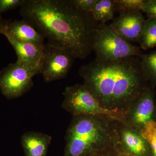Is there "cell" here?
<instances>
[{
    "label": "cell",
    "mask_w": 156,
    "mask_h": 156,
    "mask_svg": "<svg viewBox=\"0 0 156 156\" xmlns=\"http://www.w3.org/2000/svg\"><path fill=\"white\" fill-rule=\"evenodd\" d=\"M20 15L48 41L47 44L84 59L93 51L99 23L79 11L72 0H26Z\"/></svg>",
    "instance_id": "obj_1"
},
{
    "label": "cell",
    "mask_w": 156,
    "mask_h": 156,
    "mask_svg": "<svg viewBox=\"0 0 156 156\" xmlns=\"http://www.w3.org/2000/svg\"><path fill=\"white\" fill-rule=\"evenodd\" d=\"M79 73L83 85L105 108L117 110L139 98L144 76L139 56L115 61L94 60L83 65Z\"/></svg>",
    "instance_id": "obj_2"
},
{
    "label": "cell",
    "mask_w": 156,
    "mask_h": 156,
    "mask_svg": "<svg viewBox=\"0 0 156 156\" xmlns=\"http://www.w3.org/2000/svg\"><path fill=\"white\" fill-rule=\"evenodd\" d=\"M96 117H74L66 135L64 156H93L105 146L108 131Z\"/></svg>",
    "instance_id": "obj_3"
},
{
    "label": "cell",
    "mask_w": 156,
    "mask_h": 156,
    "mask_svg": "<svg viewBox=\"0 0 156 156\" xmlns=\"http://www.w3.org/2000/svg\"><path fill=\"white\" fill-rule=\"evenodd\" d=\"M93 51L95 60L115 61L141 55L140 48L126 41L105 23H98L95 30Z\"/></svg>",
    "instance_id": "obj_4"
},
{
    "label": "cell",
    "mask_w": 156,
    "mask_h": 156,
    "mask_svg": "<svg viewBox=\"0 0 156 156\" xmlns=\"http://www.w3.org/2000/svg\"><path fill=\"white\" fill-rule=\"evenodd\" d=\"M62 107L74 116L80 115L105 116L119 120L123 116L120 110L110 109L102 106L83 85L76 84L67 87L63 93Z\"/></svg>",
    "instance_id": "obj_5"
},
{
    "label": "cell",
    "mask_w": 156,
    "mask_h": 156,
    "mask_svg": "<svg viewBox=\"0 0 156 156\" xmlns=\"http://www.w3.org/2000/svg\"><path fill=\"white\" fill-rule=\"evenodd\" d=\"M38 74V70L17 60L0 71V91L8 99L20 97L30 90L33 78Z\"/></svg>",
    "instance_id": "obj_6"
},
{
    "label": "cell",
    "mask_w": 156,
    "mask_h": 156,
    "mask_svg": "<svg viewBox=\"0 0 156 156\" xmlns=\"http://www.w3.org/2000/svg\"><path fill=\"white\" fill-rule=\"evenodd\" d=\"M75 59L65 50L45 44L40 74L47 83L63 79L69 72Z\"/></svg>",
    "instance_id": "obj_7"
},
{
    "label": "cell",
    "mask_w": 156,
    "mask_h": 156,
    "mask_svg": "<svg viewBox=\"0 0 156 156\" xmlns=\"http://www.w3.org/2000/svg\"><path fill=\"white\" fill-rule=\"evenodd\" d=\"M145 21L141 11H134L119 14L109 25L130 43H139Z\"/></svg>",
    "instance_id": "obj_8"
},
{
    "label": "cell",
    "mask_w": 156,
    "mask_h": 156,
    "mask_svg": "<svg viewBox=\"0 0 156 156\" xmlns=\"http://www.w3.org/2000/svg\"><path fill=\"white\" fill-rule=\"evenodd\" d=\"M5 36L15 50L17 61L38 70L40 74L45 45L40 46L32 43L21 42L8 35Z\"/></svg>",
    "instance_id": "obj_9"
},
{
    "label": "cell",
    "mask_w": 156,
    "mask_h": 156,
    "mask_svg": "<svg viewBox=\"0 0 156 156\" xmlns=\"http://www.w3.org/2000/svg\"><path fill=\"white\" fill-rule=\"evenodd\" d=\"M10 36L19 41L32 43L44 46V39L41 35L28 21L23 19L9 22L4 35Z\"/></svg>",
    "instance_id": "obj_10"
},
{
    "label": "cell",
    "mask_w": 156,
    "mask_h": 156,
    "mask_svg": "<svg viewBox=\"0 0 156 156\" xmlns=\"http://www.w3.org/2000/svg\"><path fill=\"white\" fill-rule=\"evenodd\" d=\"M52 139L45 133L30 131L23 134L20 142L25 156H47Z\"/></svg>",
    "instance_id": "obj_11"
},
{
    "label": "cell",
    "mask_w": 156,
    "mask_h": 156,
    "mask_svg": "<svg viewBox=\"0 0 156 156\" xmlns=\"http://www.w3.org/2000/svg\"><path fill=\"white\" fill-rule=\"evenodd\" d=\"M143 93L136 105L133 114V121L135 124L144 125L149 121L153 113L154 104L152 95L149 92Z\"/></svg>",
    "instance_id": "obj_12"
},
{
    "label": "cell",
    "mask_w": 156,
    "mask_h": 156,
    "mask_svg": "<svg viewBox=\"0 0 156 156\" xmlns=\"http://www.w3.org/2000/svg\"><path fill=\"white\" fill-rule=\"evenodd\" d=\"M115 12L114 0H97L91 14L97 22L105 23L114 19Z\"/></svg>",
    "instance_id": "obj_13"
},
{
    "label": "cell",
    "mask_w": 156,
    "mask_h": 156,
    "mask_svg": "<svg viewBox=\"0 0 156 156\" xmlns=\"http://www.w3.org/2000/svg\"><path fill=\"white\" fill-rule=\"evenodd\" d=\"M123 140L128 151L134 156H146L148 152L144 140L131 131L123 132Z\"/></svg>",
    "instance_id": "obj_14"
},
{
    "label": "cell",
    "mask_w": 156,
    "mask_h": 156,
    "mask_svg": "<svg viewBox=\"0 0 156 156\" xmlns=\"http://www.w3.org/2000/svg\"><path fill=\"white\" fill-rule=\"evenodd\" d=\"M140 48L147 50L156 46V20H146L139 41Z\"/></svg>",
    "instance_id": "obj_15"
},
{
    "label": "cell",
    "mask_w": 156,
    "mask_h": 156,
    "mask_svg": "<svg viewBox=\"0 0 156 156\" xmlns=\"http://www.w3.org/2000/svg\"><path fill=\"white\" fill-rule=\"evenodd\" d=\"M141 69L144 76L156 81V51L139 56Z\"/></svg>",
    "instance_id": "obj_16"
},
{
    "label": "cell",
    "mask_w": 156,
    "mask_h": 156,
    "mask_svg": "<svg viewBox=\"0 0 156 156\" xmlns=\"http://www.w3.org/2000/svg\"><path fill=\"white\" fill-rule=\"evenodd\" d=\"M145 0H114L115 12L119 14L143 11Z\"/></svg>",
    "instance_id": "obj_17"
},
{
    "label": "cell",
    "mask_w": 156,
    "mask_h": 156,
    "mask_svg": "<svg viewBox=\"0 0 156 156\" xmlns=\"http://www.w3.org/2000/svg\"><path fill=\"white\" fill-rule=\"evenodd\" d=\"M141 136L149 144L153 156H156V122L151 120L143 125Z\"/></svg>",
    "instance_id": "obj_18"
},
{
    "label": "cell",
    "mask_w": 156,
    "mask_h": 156,
    "mask_svg": "<svg viewBox=\"0 0 156 156\" xmlns=\"http://www.w3.org/2000/svg\"><path fill=\"white\" fill-rule=\"evenodd\" d=\"M75 7L79 11L91 14L97 0H72Z\"/></svg>",
    "instance_id": "obj_19"
},
{
    "label": "cell",
    "mask_w": 156,
    "mask_h": 156,
    "mask_svg": "<svg viewBox=\"0 0 156 156\" xmlns=\"http://www.w3.org/2000/svg\"><path fill=\"white\" fill-rule=\"evenodd\" d=\"M26 0H0V14L8 11L21 7Z\"/></svg>",
    "instance_id": "obj_20"
},
{
    "label": "cell",
    "mask_w": 156,
    "mask_h": 156,
    "mask_svg": "<svg viewBox=\"0 0 156 156\" xmlns=\"http://www.w3.org/2000/svg\"><path fill=\"white\" fill-rule=\"evenodd\" d=\"M143 12L146 14L148 19L156 20V0H146Z\"/></svg>",
    "instance_id": "obj_21"
},
{
    "label": "cell",
    "mask_w": 156,
    "mask_h": 156,
    "mask_svg": "<svg viewBox=\"0 0 156 156\" xmlns=\"http://www.w3.org/2000/svg\"><path fill=\"white\" fill-rule=\"evenodd\" d=\"M8 22L3 20L2 18H0V34L4 35Z\"/></svg>",
    "instance_id": "obj_22"
},
{
    "label": "cell",
    "mask_w": 156,
    "mask_h": 156,
    "mask_svg": "<svg viewBox=\"0 0 156 156\" xmlns=\"http://www.w3.org/2000/svg\"><path fill=\"white\" fill-rule=\"evenodd\" d=\"M113 156L111 155H106V156Z\"/></svg>",
    "instance_id": "obj_23"
},
{
    "label": "cell",
    "mask_w": 156,
    "mask_h": 156,
    "mask_svg": "<svg viewBox=\"0 0 156 156\" xmlns=\"http://www.w3.org/2000/svg\"><path fill=\"white\" fill-rule=\"evenodd\" d=\"M0 18H2V17H1V15L0 14Z\"/></svg>",
    "instance_id": "obj_24"
}]
</instances>
